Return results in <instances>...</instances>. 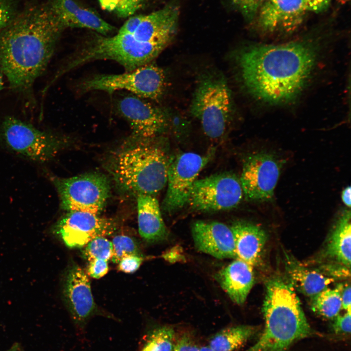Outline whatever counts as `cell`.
Listing matches in <instances>:
<instances>
[{
    "label": "cell",
    "instance_id": "6da1fadb",
    "mask_svg": "<svg viewBox=\"0 0 351 351\" xmlns=\"http://www.w3.org/2000/svg\"><path fill=\"white\" fill-rule=\"evenodd\" d=\"M318 54L317 44L308 40L248 47L238 58L242 81L258 100L272 104L290 103L304 90Z\"/></svg>",
    "mask_w": 351,
    "mask_h": 351
},
{
    "label": "cell",
    "instance_id": "7a4b0ae2",
    "mask_svg": "<svg viewBox=\"0 0 351 351\" xmlns=\"http://www.w3.org/2000/svg\"><path fill=\"white\" fill-rule=\"evenodd\" d=\"M64 29L45 3L22 8L0 32V71L13 91L32 94Z\"/></svg>",
    "mask_w": 351,
    "mask_h": 351
},
{
    "label": "cell",
    "instance_id": "3957f363",
    "mask_svg": "<svg viewBox=\"0 0 351 351\" xmlns=\"http://www.w3.org/2000/svg\"><path fill=\"white\" fill-rule=\"evenodd\" d=\"M266 288L265 327L257 342L246 351H287L296 341L317 334L289 282L274 277L267 282Z\"/></svg>",
    "mask_w": 351,
    "mask_h": 351
},
{
    "label": "cell",
    "instance_id": "277c9868",
    "mask_svg": "<svg viewBox=\"0 0 351 351\" xmlns=\"http://www.w3.org/2000/svg\"><path fill=\"white\" fill-rule=\"evenodd\" d=\"M133 137L132 145L117 153L111 172L117 185L126 192L154 195L167 184L172 156L156 138Z\"/></svg>",
    "mask_w": 351,
    "mask_h": 351
},
{
    "label": "cell",
    "instance_id": "5b68a950",
    "mask_svg": "<svg viewBox=\"0 0 351 351\" xmlns=\"http://www.w3.org/2000/svg\"><path fill=\"white\" fill-rule=\"evenodd\" d=\"M230 90L222 76H207L197 86L191 105L192 115L200 122L205 135L215 140L222 139L232 112Z\"/></svg>",
    "mask_w": 351,
    "mask_h": 351
},
{
    "label": "cell",
    "instance_id": "8992f818",
    "mask_svg": "<svg viewBox=\"0 0 351 351\" xmlns=\"http://www.w3.org/2000/svg\"><path fill=\"white\" fill-rule=\"evenodd\" d=\"M166 76L161 67L152 63L119 74H100L81 81L78 85L81 93L102 91L111 95L125 90L135 95L152 100L159 99L166 89Z\"/></svg>",
    "mask_w": 351,
    "mask_h": 351
},
{
    "label": "cell",
    "instance_id": "52a82bcc",
    "mask_svg": "<svg viewBox=\"0 0 351 351\" xmlns=\"http://www.w3.org/2000/svg\"><path fill=\"white\" fill-rule=\"evenodd\" d=\"M0 138L11 151L39 162L51 160L67 144L62 136L10 116L0 124Z\"/></svg>",
    "mask_w": 351,
    "mask_h": 351
},
{
    "label": "cell",
    "instance_id": "ba28073f",
    "mask_svg": "<svg viewBox=\"0 0 351 351\" xmlns=\"http://www.w3.org/2000/svg\"><path fill=\"white\" fill-rule=\"evenodd\" d=\"M59 197L60 207L67 212L98 214L109 197V181L98 173H88L67 178L50 177Z\"/></svg>",
    "mask_w": 351,
    "mask_h": 351
},
{
    "label": "cell",
    "instance_id": "9c48e42d",
    "mask_svg": "<svg viewBox=\"0 0 351 351\" xmlns=\"http://www.w3.org/2000/svg\"><path fill=\"white\" fill-rule=\"evenodd\" d=\"M243 195L240 178L225 172L196 179L187 204L195 211L215 212L234 208Z\"/></svg>",
    "mask_w": 351,
    "mask_h": 351
},
{
    "label": "cell",
    "instance_id": "30bf717a",
    "mask_svg": "<svg viewBox=\"0 0 351 351\" xmlns=\"http://www.w3.org/2000/svg\"><path fill=\"white\" fill-rule=\"evenodd\" d=\"M214 155V151H210L205 155L185 152L172 156L168 171V188L162 204L163 211L172 213L187 204L194 183Z\"/></svg>",
    "mask_w": 351,
    "mask_h": 351
},
{
    "label": "cell",
    "instance_id": "8fae6325",
    "mask_svg": "<svg viewBox=\"0 0 351 351\" xmlns=\"http://www.w3.org/2000/svg\"><path fill=\"white\" fill-rule=\"evenodd\" d=\"M283 164L269 153L260 152L248 156L240 178L246 199L257 202L272 200Z\"/></svg>",
    "mask_w": 351,
    "mask_h": 351
},
{
    "label": "cell",
    "instance_id": "7c38bea8",
    "mask_svg": "<svg viewBox=\"0 0 351 351\" xmlns=\"http://www.w3.org/2000/svg\"><path fill=\"white\" fill-rule=\"evenodd\" d=\"M117 113L129 124L133 137L151 139L160 136L168 129L169 117L163 109L143 98L129 95L116 102Z\"/></svg>",
    "mask_w": 351,
    "mask_h": 351
},
{
    "label": "cell",
    "instance_id": "4fadbf2b",
    "mask_svg": "<svg viewBox=\"0 0 351 351\" xmlns=\"http://www.w3.org/2000/svg\"><path fill=\"white\" fill-rule=\"evenodd\" d=\"M113 219L79 211L68 212L57 222L54 232L71 248L85 246L93 239L112 234L116 229Z\"/></svg>",
    "mask_w": 351,
    "mask_h": 351
},
{
    "label": "cell",
    "instance_id": "5bb4252c",
    "mask_svg": "<svg viewBox=\"0 0 351 351\" xmlns=\"http://www.w3.org/2000/svg\"><path fill=\"white\" fill-rule=\"evenodd\" d=\"M307 11L304 0H266L260 9L258 24L265 32H292L298 27Z\"/></svg>",
    "mask_w": 351,
    "mask_h": 351
},
{
    "label": "cell",
    "instance_id": "9a60e30c",
    "mask_svg": "<svg viewBox=\"0 0 351 351\" xmlns=\"http://www.w3.org/2000/svg\"><path fill=\"white\" fill-rule=\"evenodd\" d=\"M64 289L72 318L82 328L97 311L88 274L79 266L73 265L67 273Z\"/></svg>",
    "mask_w": 351,
    "mask_h": 351
},
{
    "label": "cell",
    "instance_id": "2e32d148",
    "mask_svg": "<svg viewBox=\"0 0 351 351\" xmlns=\"http://www.w3.org/2000/svg\"><path fill=\"white\" fill-rule=\"evenodd\" d=\"M195 248L218 259H237L234 235L230 227L217 221L197 220L192 226Z\"/></svg>",
    "mask_w": 351,
    "mask_h": 351
},
{
    "label": "cell",
    "instance_id": "e0dca14e",
    "mask_svg": "<svg viewBox=\"0 0 351 351\" xmlns=\"http://www.w3.org/2000/svg\"><path fill=\"white\" fill-rule=\"evenodd\" d=\"M47 4L57 20L65 28H85L103 36L112 33L115 28L96 12L75 0H48Z\"/></svg>",
    "mask_w": 351,
    "mask_h": 351
},
{
    "label": "cell",
    "instance_id": "ac0fdd59",
    "mask_svg": "<svg viewBox=\"0 0 351 351\" xmlns=\"http://www.w3.org/2000/svg\"><path fill=\"white\" fill-rule=\"evenodd\" d=\"M179 8L174 3L144 15L135 31L130 34L137 40L163 44L167 46L177 29Z\"/></svg>",
    "mask_w": 351,
    "mask_h": 351
},
{
    "label": "cell",
    "instance_id": "d6986e66",
    "mask_svg": "<svg viewBox=\"0 0 351 351\" xmlns=\"http://www.w3.org/2000/svg\"><path fill=\"white\" fill-rule=\"evenodd\" d=\"M230 228L234 237L237 258L253 267L259 265L267 239L264 230L244 221H237Z\"/></svg>",
    "mask_w": 351,
    "mask_h": 351
},
{
    "label": "cell",
    "instance_id": "ffe728a7",
    "mask_svg": "<svg viewBox=\"0 0 351 351\" xmlns=\"http://www.w3.org/2000/svg\"><path fill=\"white\" fill-rule=\"evenodd\" d=\"M215 278L231 299L238 305L245 302L254 282L253 267L238 258L218 271Z\"/></svg>",
    "mask_w": 351,
    "mask_h": 351
},
{
    "label": "cell",
    "instance_id": "44dd1931",
    "mask_svg": "<svg viewBox=\"0 0 351 351\" xmlns=\"http://www.w3.org/2000/svg\"><path fill=\"white\" fill-rule=\"evenodd\" d=\"M137 196L138 231L149 242L165 239L168 231L162 217L157 199L154 195L140 194Z\"/></svg>",
    "mask_w": 351,
    "mask_h": 351
},
{
    "label": "cell",
    "instance_id": "7402d4cb",
    "mask_svg": "<svg viewBox=\"0 0 351 351\" xmlns=\"http://www.w3.org/2000/svg\"><path fill=\"white\" fill-rule=\"evenodd\" d=\"M286 270L289 282L293 288L311 298L328 288L329 285L334 281L332 278L305 267L287 254Z\"/></svg>",
    "mask_w": 351,
    "mask_h": 351
},
{
    "label": "cell",
    "instance_id": "603a6c76",
    "mask_svg": "<svg viewBox=\"0 0 351 351\" xmlns=\"http://www.w3.org/2000/svg\"><path fill=\"white\" fill-rule=\"evenodd\" d=\"M351 212L346 210L340 217L329 238L326 254L337 263L350 269Z\"/></svg>",
    "mask_w": 351,
    "mask_h": 351
},
{
    "label": "cell",
    "instance_id": "cb8c5ba5",
    "mask_svg": "<svg viewBox=\"0 0 351 351\" xmlns=\"http://www.w3.org/2000/svg\"><path fill=\"white\" fill-rule=\"evenodd\" d=\"M258 328L251 325L227 327L215 333L208 346L214 351H234L242 346L258 332Z\"/></svg>",
    "mask_w": 351,
    "mask_h": 351
},
{
    "label": "cell",
    "instance_id": "d4e9b609",
    "mask_svg": "<svg viewBox=\"0 0 351 351\" xmlns=\"http://www.w3.org/2000/svg\"><path fill=\"white\" fill-rule=\"evenodd\" d=\"M177 332L170 326L152 328L144 334L138 351H174Z\"/></svg>",
    "mask_w": 351,
    "mask_h": 351
},
{
    "label": "cell",
    "instance_id": "484cf974",
    "mask_svg": "<svg viewBox=\"0 0 351 351\" xmlns=\"http://www.w3.org/2000/svg\"><path fill=\"white\" fill-rule=\"evenodd\" d=\"M342 284L331 289L327 288L312 298V310L326 318H335L342 309L341 293Z\"/></svg>",
    "mask_w": 351,
    "mask_h": 351
},
{
    "label": "cell",
    "instance_id": "4316f807",
    "mask_svg": "<svg viewBox=\"0 0 351 351\" xmlns=\"http://www.w3.org/2000/svg\"><path fill=\"white\" fill-rule=\"evenodd\" d=\"M85 246L83 254L88 261L95 259L108 261L111 259L113 253L112 243L105 236L96 237Z\"/></svg>",
    "mask_w": 351,
    "mask_h": 351
},
{
    "label": "cell",
    "instance_id": "83f0119b",
    "mask_svg": "<svg viewBox=\"0 0 351 351\" xmlns=\"http://www.w3.org/2000/svg\"><path fill=\"white\" fill-rule=\"evenodd\" d=\"M101 7L121 18L135 14L144 4L145 0H98Z\"/></svg>",
    "mask_w": 351,
    "mask_h": 351
},
{
    "label": "cell",
    "instance_id": "f1b7e54d",
    "mask_svg": "<svg viewBox=\"0 0 351 351\" xmlns=\"http://www.w3.org/2000/svg\"><path fill=\"white\" fill-rule=\"evenodd\" d=\"M113 253L112 261L115 263L124 257L131 255H141L136 241L132 237L125 235H118L113 239Z\"/></svg>",
    "mask_w": 351,
    "mask_h": 351
},
{
    "label": "cell",
    "instance_id": "f546056e",
    "mask_svg": "<svg viewBox=\"0 0 351 351\" xmlns=\"http://www.w3.org/2000/svg\"><path fill=\"white\" fill-rule=\"evenodd\" d=\"M266 0H230L232 5L248 21H252Z\"/></svg>",
    "mask_w": 351,
    "mask_h": 351
},
{
    "label": "cell",
    "instance_id": "4dcf8cb0",
    "mask_svg": "<svg viewBox=\"0 0 351 351\" xmlns=\"http://www.w3.org/2000/svg\"><path fill=\"white\" fill-rule=\"evenodd\" d=\"M22 0H0V32L18 14L22 9Z\"/></svg>",
    "mask_w": 351,
    "mask_h": 351
},
{
    "label": "cell",
    "instance_id": "1f68e13d",
    "mask_svg": "<svg viewBox=\"0 0 351 351\" xmlns=\"http://www.w3.org/2000/svg\"><path fill=\"white\" fill-rule=\"evenodd\" d=\"M199 348L193 332L186 330L177 332L174 351H199Z\"/></svg>",
    "mask_w": 351,
    "mask_h": 351
},
{
    "label": "cell",
    "instance_id": "d6a6232c",
    "mask_svg": "<svg viewBox=\"0 0 351 351\" xmlns=\"http://www.w3.org/2000/svg\"><path fill=\"white\" fill-rule=\"evenodd\" d=\"M351 311H347L343 315L338 314L332 325L333 332L338 334H350L351 333Z\"/></svg>",
    "mask_w": 351,
    "mask_h": 351
},
{
    "label": "cell",
    "instance_id": "836d02e7",
    "mask_svg": "<svg viewBox=\"0 0 351 351\" xmlns=\"http://www.w3.org/2000/svg\"><path fill=\"white\" fill-rule=\"evenodd\" d=\"M143 261L141 255L127 256L119 262L118 268L125 273H133L139 268Z\"/></svg>",
    "mask_w": 351,
    "mask_h": 351
},
{
    "label": "cell",
    "instance_id": "e575fe53",
    "mask_svg": "<svg viewBox=\"0 0 351 351\" xmlns=\"http://www.w3.org/2000/svg\"><path fill=\"white\" fill-rule=\"evenodd\" d=\"M89 262L87 269V274L89 276L98 279L103 276L108 272L109 268L107 261L95 259Z\"/></svg>",
    "mask_w": 351,
    "mask_h": 351
},
{
    "label": "cell",
    "instance_id": "d590c367",
    "mask_svg": "<svg viewBox=\"0 0 351 351\" xmlns=\"http://www.w3.org/2000/svg\"><path fill=\"white\" fill-rule=\"evenodd\" d=\"M144 15H137L130 17L118 31L119 34H132L142 20Z\"/></svg>",
    "mask_w": 351,
    "mask_h": 351
},
{
    "label": "cell",
    "instance_id": "8d00e7d4",
    "mask_svg": "<svg viewBox=\"0 0 351 351\" xmlns=\"http://www.w3.org/2000/svg\"><path fill=\"white\" fill-rule=\"evenodd\" d=\"M307 11L320 13L329 6L331 0H304Z\"/></svg>",
    "mask_w": 351,
    "mask_h": 351
},
{
    "label": "cell",
    "instance_id": "74e56055",
    "mask_svg": "<svg viewBox=\"0 0 351 351\" xmlns=\"http://www.w3.org/2000/svg\"><path fill=\"white\" fill-rule=\"evenodd\" d=\"M351 286L347 284L343 287L341 293L342 309L351 311Z\"/></svg>",
    "mask_w": 351,
    "mask_h": 351
},
{
    "label": "cell",
    "instance_id": "f35d334b",
    "mask_svg": "<svg viewBox=\"0 0 351 351\" xmlns=\"http://www.w3.org/2000/svg\"><path fill=\"white\" fill-rule=\"evenodd\" d=\"M351 187H347L342 191L341 198L343 202L348 207H351Z\"/></svg>",
    "mask_w": 351,
    "mask_h": 351
},
{
    "label": "cell",
    "instance_id": "ab89813d",
    "mask_svg": "<svg viewBox=\"0 0 351 351\" xmlns=\"http://www.w3.org/2000/svg\"><path fill=\"white\" fill-rule=\"evenodd\" d=\"M199 351H214L211 348H210L208 345L207 346H200Z\"/></svg>",
    "mask_w": 351,
    "mask_h": 351
},
{
    "label": "cell",
    "instance_id": "60d3db41",
    "mask_svg": "<svg viewBox=\"0 0 351 351\" xmlns=\"http://www.w3.org/2000/svg\"><path fill=\"white\" fill-rule=\"evenodd\" d=\"M7 351H22L20 348L17 345H14L12 348Z\"/></svg>",
    "mask_w": 351,
    "mask_h": 351
},
{
    "label": "cell",
    "instance_id": "b9f144b4",
    "mask_svg": "<svg viewBox=\"0 0 351 351\" xmlns=\"http://www.w3.org/2000/svg\"><path fill=\"white\" fill-rule=\"evenodd\" d=\"M1 73L0 71V91H1L3 88V81L2 78V76Z\"/></svg>",
    "mask_w": 351,
    "mask_h": 351
}]
</instances>
